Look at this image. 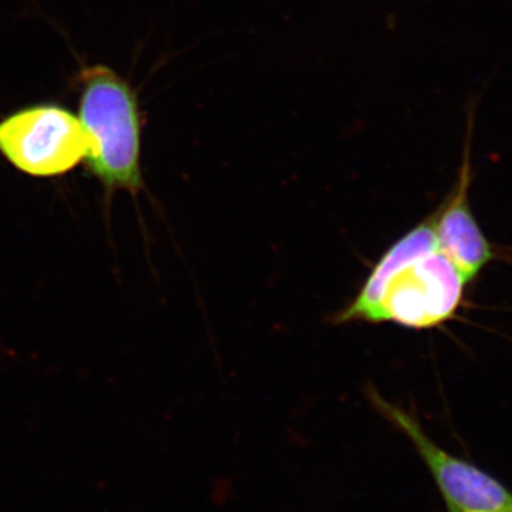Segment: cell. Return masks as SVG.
<instances>
[{
  "instance_id": "6da1fadb",
  "label": "cell",
  "mask_w": 512,
  "mask_h": 512,
  "mask_svg": "<svg viewBox=\"0 0 512 512\" xmlns=\"http://www.w3.org/2000/svg\"><path fill=\"white\" fill-rule=\"evenodd\" d=\"M466 286V279L439 249L433 212L384 251L355 299L330 322L439 328L456 318Z\"/></svg>"
},
{
  "instance_id": "7a4b0ae2",
  "label": "cell",
  "mask_w": 512,
  "mask_h": 512,
  "mask_svg": "<svg viewBox=\"0 0 512 512\" xmlns=\"http://www.w3.org/2000/svg\"><path fill=\"white\" fill-rule=\"evenodd\" d=\"M79 119L87 137L84 167L107 197L119 191L138 195L144 188L141 171L143 117L136 90L104 64L84 67Z\"/></svg>"
},
{
  "instance_id": "3957f363",
  "label": "cell",
  "mask_w": 512,
  "mask_h": 512,
  "mask_svg": "<svg viewBox=\"0 0 512 512\" xmlns=\"http://www.w3.org/2000/svg\"><path fill=\"white\" fill-rule=\"evenodd\" d=\"M86 153L82 121L60 104H30L0 120V156L29 177L72 173Z\"/></svg>"
},
{
  "instance_id": "277c9868",
  "label": "cell",
  "mask_w": 512,
  "mask_h": 512,
  "mask_svg": "<svg viewBox=\"0 0 512 512\" xmlns=\"http://www.w3.org/2000/svg\"><path fill=\"white\" fill-rule=\"evenodd\" d=\"M367 399L384 420L407 437L430 471L443 498L446 512H507L512 504L510 490L476 464L439 446L414 414L389 402L370 387Z\"/></svg>"
},
{
  "instance_id": "5b68a950",
  "label": "cell",
  "mask_w": 512,
  "mask_h": 512,
  "mask_svg": "<svg viewBox=\"0 0 512 512\" xmlns=\"http://www.w3.org/2000/svg\"><path fill=\"white\" fill-rule=\"evenodd\" d=\"M468 114L470 116H468L466 146H464L463 161L458 170L457 183L434 214H436V235L440 251L453 262L467 284H470L476 281L477 276L494 261L497 251L471 210L470 188L473 181L471 134H473L474 113L470 111Z\"/></svg>"
},
{
  "instance_id": "8992f818",
  "label": "cell",
  "mask_w": 512,
  "mask_h": 512,
  "mask_svg": "<svg viewBox=\"0 0 512 512\" xmlns=\"http://www.w3.org/2000/svg\"><path fill=\"white\" fill-rule=\"evenodd\" d=\"M507 512H512V504H511V507L508 508V511Z\"/></svg>"
}]
</instances>
